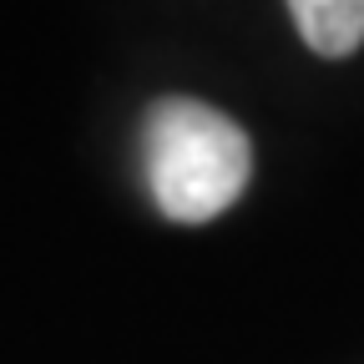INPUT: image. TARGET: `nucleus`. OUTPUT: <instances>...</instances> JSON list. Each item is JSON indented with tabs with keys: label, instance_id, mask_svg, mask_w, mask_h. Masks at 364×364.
I'll return each mask as SVG.
<instances>
[{
	"label": "nucleus",
	"instance_id": "f257e3e1",
	"mask_svg": "<svg viewBox=\"0 0 364 364\" xmlns=\"http://www.w3.org/2000/svg\"><path fill=\"white\" fill-rule=\"evenodd\" d=\"M142 172L162 218L208 223L238 203L253 172L248 132L193 97H162L142 122Z\"/></svg>",
	"mask_w": 364,
	"mask_h": 364
},
{
	"label": "nucleus",
	"instance_id": "f03ea898",
	"mask_svg": "<svg viewBox=\"0 0 364 364\" xmlns=\"http://www.w3.org/2000/svg\"><path fill=\"white\" fill-rule=\"evenodd\" d=\"M294 31L324 61H344L364 46V0H289Z\"/></svg>",
	"mask_w": 364,
	"mask_h": 364
}]
</instances>
